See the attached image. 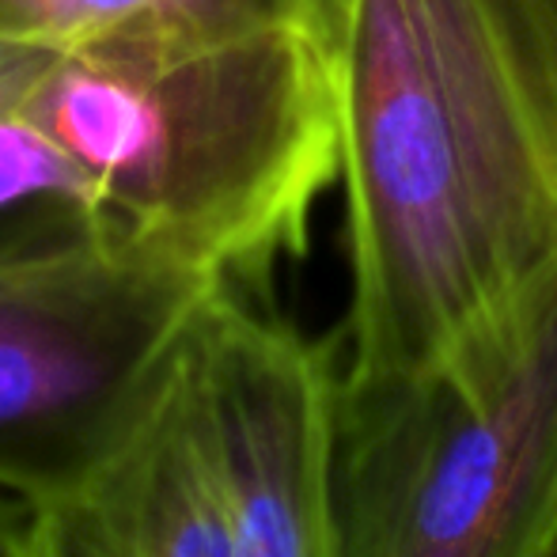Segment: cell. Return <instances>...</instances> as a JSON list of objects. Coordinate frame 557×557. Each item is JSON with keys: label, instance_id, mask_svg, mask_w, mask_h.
I'll return each instance as SVG.
<instances>
[{"label": "cell", "instance_id": "cell-1", "mask_svg": "<svg viewBox=\"0 0 557 557\" xmlns=\"http://www.w3.org/2000/svg\"><path fill=\"white\" fill-rule=\"evenodd\" d=\"M349 375L433 364L557 265V0H337Z\"/></svg>", "mask_w": 557, "mask_h": 557}, {"label": "cell", "instance_id": "cell-2", "mask_svg": "<svg viewBox=\"0 0 557 557\" xmlns=\"http://www.w3.org/2000/svg\"><path fill=\"white\" fill-rule=\"evenodd\" d=\"M20 111L114 232L247 288L308 247L342 178L331 38L308 30L58 53Z\"/></svg>", "mask_w": 557, "mask_h": 557}, {"label": "cell", "instance_id": "cell-3", "mask_svg": "<svg viewBox=\"0 0 557 557\" xmlns=\"http://www.w3.org/2000/svg\"><path fill=\"white\" fill-rule=\"evenodd\" d=\"M337 557H539L557 535V265L433 364L331 395Z\"/></svg>", "mask_w": 557, "mask_h": 557}, {"label": "cell", "instance_id": "cell-4", "mask_svg": "<svg viewBox=\"0 0 557 557\" xmlns=\"http://www.w3.org/2000/svg\"><path fill=\"white\" fill-rule=\"evenodd\" d=\"M224 285L129 239L0 262V493L35 508L111 467Z\"/></svg>", "mask_w": 557, "mask_h": 557}, {"label": "cell", "instance_id": "cell-5", "mask_svg": "<svg viewBox=\"0 0 557 557\" xmlns=\"http://www.w3.org/2000/svg\"><path fill=\"white\" fill-rule=\"evenodd\" d=\"M337 357L224 285L194 326V380L221 482L227 557H337Z\"/></svg>", "mask_w": 557, "mask_h": 557}, {"label": "cell", "instance_id": "cell-6", "mask_svg": "<svg viewBox=\"0 0 557 557\" xmlns=\"http://www.w3.org/2000/svg\"><path fill=\"white\" fill-rule=\"evenodd\" d=\"M30 546L35 557H227L194 334L168 398L137 441L81 490L30 508Z\"/></svg>", "mask_w": 557, "mask_h": 557}, {"label": "cell", "instance_id": "cell-7", "mask_svg": "<svg viewBox=\"0 0 557 557\" xmlns=\"http://www.w3.org/2000/svg\"><path fill=\"white\" fill-rule=\"evenodd\" d=\"M337 0H0V42L50 53L91 46H190L308 30L334 35Z\"/></svg>", "mask_w": 557, "mask_h": 557}, {"label": "cell", "instance_id": "cell-8", "mask_svg": "<svg viewBox=\"0 0 557 557\" xmlns=\"http://www.w3.org/2000/svg\"><path fill=\"white\" fill-rule=\"evenodd\" d=\"M122 239L73 160L15 107L0 111V262Z\"/></svg>", "mask_w": 557, "mask_h": 557}, {"label": "cell", "instance_id": "cell-9", "mask_svg": "<svg viewBox=\"0 0 557 557\" xmlns=\"http://www.w3.org/2000/svg\"><path fill=\"white\" fill-rule=\"evenodd\" d=\"M58 58L50 50H35V46H8L0 42V111L4 107H15L35 81L46 73V65Z\"/></svg>", "mask_w": 557, "mask_h": 557}, {"label": "cell", "instance_id": "cell-10", "mask_svg": "<svg viewBox=\"0 0 557 557\" xmlns=\"http://www.w3.org/2000/svg\"><path fill=\"white\" fill-rule=\"evenodd\" d=\"M0 557H35L30 546V505L0 493Z\"/></svg>", "mask_w": 557, "mask_h": 557}, {"label": "cell", "instance_id": "cell-11", "mask_svg": "<svg viewBox=\"0 0 557 557\" xmlns=\"http://www.w3.org/2000/svg\"><path fill=\"white\" fill-rule=\"evenodd\" d=\"M539 557H557V535L543 546V554H539Z\"/></svg>", "mask_w": 557, "mask_h": 557}]
</instances>
